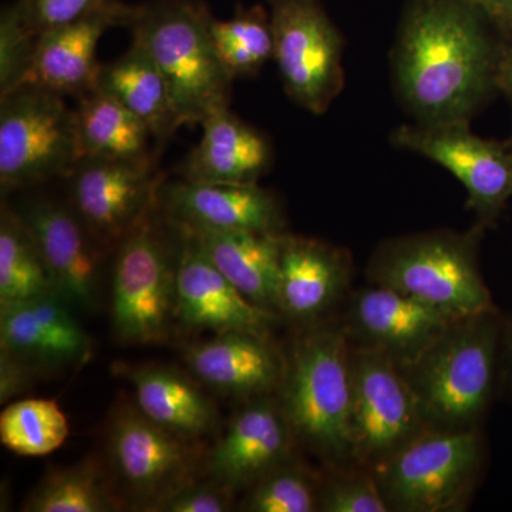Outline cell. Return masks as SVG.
<instances>
[{
	"mask_svg": "<svg viewBox=\"0 0 512 512\" xmlns=\"http://www.w3.org/2000/svg\"><path fill=\"white\" fill-rule=\"evenodd\" d=\"M37 39L29 35L13 13L12 6L0 19V96L18 89L28 72Z\"/></svg>",
	"mask_w": 512,
	"mask_h": 512,
	"instance_id": "obj_35",
	"label": "cell"
},
{
	"mask_svg": "<svg viewBox=\"0 0 512 512\" xmlns=\"http://www.w3.org/2000/svg\"><path fill=\"white\" fill-rule=\"evenodd\" d=\"M320 487H322V478L291 457L248 488L241 510L248 512L319 511Z\"/></svg>",
	"mask_w": 512,
	"mask_h": 512,
	"instance_id": "obj_32",
	"label": "cell"
},
{
	"mask_svg": "<svg viewBox=\"0 0 512 512\" xmlns=\"http://www.w3.org/2000/svg\"><path fill=\"white\" fill-rule=\"evenodd\" d=\"M487 463L483 429H426L372 468L390 512L467 507Z\"/></svg>",
	"mask_w": 512,
	"mask_h": 512,
	"instance_id": "obj_6",
	"label": "cell"
},
{
	"mask_svg": "<svg viewBox=\"0 0 512 512\" xmlns=\"http://www.w3.org/2000/svg\"><path fill=\"white\" fill-rule=\"evenodd\" d=\"M276 397L296 446L329 468L355 466L350 457L352 343L342 322L301 329L285 353Z\"/></svg>",
	"mask_w": 512,
	"mask_h": 512,
	"instance_id": "obj_3",
	"label": "cell"
},
{
	"mask_svg": "<svg viewBox=\"0 0 512 512\" xmlns=\"http://www.w3.org/2000/svg\"><path fill=\"white\" fill-rule=\"evenodd\" d=\"M467 0H416L404 16L392 70L416 123L471 121L494 92L503 39Z\"/></svg>",
	"mask_w": 512,
	"mask_h": 512,
	"instance_id": "obj_1",
	"label": "cell"
},
{
	"mask_svg": "<svg viewBox=\"0 0 512 512\" xmlns=\"http://www.w3.org/2000/svg\"><path fill=\"white\" fill-rule=\"evenodd\" d=\"M141 413L158 426L200 441L217 430L215 404L191 377L167 366L123 367Z\"/></svg>",
	"mask_w": 512,
	"mask_h": 512,
	"instance_id": "obj_25",
	"label": "cell"
},
{
	"mask_svg": "<svg viewBox=\"0 0 512 512\" xmlns=\"http://www.w3.org/2000/svg\"><path fill=\"white\" fill-rule=\"evenodd\" d=\"M77 100L74 110L83 158L154 163L151 140L156 137L119 100L99 89Z\"/></svg>",
	"mask_w": 512,
	"mask_h": 512,
	"instance_id": "obj_27",
	"label": "cell"
},
{
	"mask_svg": "<svg viewBox=\"0 0 512 512\" xmlns=\"http://www.w3.org/2000/svg\"><path fill=\"white\" fill-rule=\"evenodd\" d=\"M198 441L165 430L136 404L116 410L107 431L110 473L124 500L141 511L158 503L194 478L200 461Z\"/></svg>",
	"mask_w": 512,
	"mask_h": 512,
	"instance_id": "obj_11",
	"label": "cell"
},
{
	"mask_svg": "<svg viewBox=\"0 0 512 512\" xmlns=\"http://www.w3.org/2000/svg\"><path fill=\"white\" fill-rule=\"evenodd\" d=\"M467 2L483 10L484 13H487L491 6H493L494 0H467Z\"/></svg>",
	"mask_w": 512,
	"mask_h": 512,
	"instance_id": "obj_41",
	"label": "cell"
},
{
	"mask_svg": "<svg viewBox=\"0 0 512 512\" xmlns=\"http://www.w3.org/2000/svg\"><path fill=\"white\" fill-rule=\"evenodd\" d=\"M160 208L171 224L215 231L285 232L281 201L258 184L163 183Z\"/></svg>",
	"mask_w": 512,
	"mask_h": 512,
	"instance_id": "obj_20",
	"label": "cell"
},
{
	"mask_svg": "<svg viewBox=\"0 0 512 512\" xmlns=\"http://www.w3.org/2000/svg\"><path fill=\"white\" fill-rule=\"evenodd\" d=\"M0 352L36 376L55 375L86 365L93 343L72 306L52 293L0 309Z\"/></svg>",
	"mask_w": 512,
	"mask_h": 512,
	"instance_id": "obj_17",
	"label": "cell"
},
{
	"mask_svg": "<svg viewBox=\"0 0 512 512\" xmlns=\"http://www.w3.org/2000/svg\"><path fill=\"white\" fill-rule=\"evenodd\" d=\"M500 399L512 403V313L505 315L501 349Z\"/></svg>",
	"mask_w": 512,
	"mask_h": 512,
	"instance_id": "obj_38",
	"label": "cell"
},
{
	"mask_svg": "<svg viewBox=\"0 0 512 512\" xmlns=\"http://www.w3.org/2000/svg\"><path fill=\"white\" fill-rule=\"evenodd\" d=\"M295 446L278 397H256L234 414L211 448L205 474L237 493L285 463Z\"/></svg>",
	"mask_w": 512,
	"mask_h": 512,
	"instance_id": "obj_18",
	"label": "cell"
},
{
	"mask_svg": "<svg viewBox=\"0 0 512 512\" xmlns=\"http://www.w3.org/2000/svg\"><path fill=\"white\" fill-rule=\"evenodd\" d=\"M319 511L390 512V508L372 470L346 466L332 468L330 477L322 480Z\"/></svg>",
	"mask_w": 512,
	"mask_h": 512,
	"instance_id": "obj_33",
	"label": "cell"
},
{
	"mask_svg": "<svg viewBox=\"0 0 512 512\" xmlns=\"http://www.w3.org/2000/svg\"><path fill=\"white\" fill-rule=\"evenodd\" d=\"M454 320L407 293L370 284L348 296L342 323L352 346L376 350L406 370Z\"/></svg>",
	"mask_w": 512,
	"mask_h": 512,
	"instance_id": "obj_14",
	"label": "cell"
},
{
	"mask_svg": "<svg viewBox=\"0 0 512 512\" xmlns=\"http://www.w3.org/2000/svg\"><path fill=\"white\" fill-rule=\"evenodd\" d=\"M426 429L403 370L376 350L352 346V464L372 470Z\"/></svg>",
	"mask_w": 512,
	"mask_h": 512,
	"instance_id": "obj_10",
	"label": "cell"
},
{
	"mask_svg": "<svg viewBox=\"0 0 512 512\" xmlns=\"http://www.w3.org/2000/svg\"><path fill=\"white\" fill-rule=\"evenodd\" d=\"M52 293L55 289L32 231L18 211L3 204L0 214V309Z\"/></svg>",
	"mask_w": 512,
	"mask_h": 512,
	"instance_id": "obj_29",
	"label": "cell"
},
{
	"mask_svg": "<svg viewBox=\"0 0 512 512\" xmlns=\"http://www.w3.org/2000/svg\"><path fill=\"white\" fill-rule=\"evenodd\" d=\"M508 144H510V147H511V150H512V136H511L510 140H508Z\"/></svg>",
	"mask_w": 512,
	"mask_h": 512,
	"instance_id": "obj_42",
	"label": "cell"
},
{
	"mask_svg": "<svg viewBox=\"0 0 512 512\" xmlns=\"http://www.w3.org/2000/svg\"><path fill=\"white\" fill-rule=\"evenodd\" d=\"M201 126L200 143L181 164L183 180L198 184H258L268 173L271 143L229 107L211 113Z\"/></svg>",
	"mask_w": 512,
	"mask_h": 512,
	"instance_id": "obj_23",
	"label": "cell"
},
{
	"mask_svg": "<svg viewBox=\"0 0 512 512\" xmlns=\"http://www.w3.org/2000/svg\"><path fill=\"white\" fill-rule=\"evenodd\" d=\"M352 259L345 249L285 232L279 269V316L299 326L312 328L328 322L348 295Z\"/></svg>",
	"mask_w": 512,
	"mask_h": 512,
	"instance_id": "obj_19",
	"label": "cell"
},
{
	"mask_svg": "<svg viewBox=\"0 0 512 512\" xmlns=\"http://www.w3.org/2000/svg\"><path fill=\"white\" fill-rule=\"evenodd\" d=\"M28 512H113L121 510L119 491L99 458L53 468L23 504Z\"/></svg>",
	"mask_w": 512,
	"mask_h": 512,
	"instance_id": "obj_28",
	"label": "cell"
},
{
	"mask_svg": "<svg viewBox=\"0 0 512 512\" xmlns=\"http://www.w3.org/2000/svg\"><path fill=\"white\" fill-rule=\"evenodd\" d=\"M69 421L55 400L22 399L0 414V441L12 453L42 457L63 446Z\"/></svg>",
	"mask_w": 512,
	"mask_h": 512,
	"instance_id": "obj_31",
	"label": "cell"
},
{
	"mask_svg": "<svg viewBox=\"0 0 512 512\" xmlns=\"http://www.w3.org/2000/svg\"><path fill=\"white\" fill-rule=\"evenodd\" d=\"M212 20L202 0H150L134 6L127 25L163 73L181 126L231 103L234 80L215 49Z\"/></svg>",
	"mask_w": 512,
	"mask_h": 512,
	"instance_id": "obj_4",
	"label": "cell"
},
{
	"mask_svg": "<svg viewBox=\"0 0 512 512\" xmlns=\"http://www.w3.org/2000/svg\"><path fill=\"white\" fill-rule=\"evenodd\" d=\"M235 491L214 478H191L151 512H227L232 510Z\"/></svg>",
	"mask_w": 512,
	"mask_h": 512,
	"instance_id": "obj_36",
	"label": "cell"
},
{
	"mask_svg": "<svg viewBox=\"0 0 512 512\" xmlns=\"http://www.w3.org/2000/svg\"><path fill=\"white\" fill-rule=\"evenodd\" d=\"M212 39L232 80L255 76L274 59L271 20L261 6L238 9L228 20H212Z\"/></svg>",
	"mask_w": 512,
	"mask_h": 512,
	"instance_id": "obj_30",
	"label": "cell"
},
{
	"mask_svg": "<svg viewBox=\"0 0 512 512\" xmlns=\"http://www.w3.org/2000/svg\"><path fill=\"white\" fill-rule=\"evenodd\" d=\"M35 373L18 359L0 352V403L5 404L26 392L35 382Z\"/></svg>",
	"mask_w": 512,
	"mask_h": 512,
	"instance_id": "obj_37",
	"label": "cell"
},
{
	"mask_svg": "<svg viewBox=\"0 0 512 512\" xmlns=\"http://www.w3.org/2000/svg\"><path fill=\"white\" fill-rule=\"evenodd\" d=\"M114 0H18L13 13L23 29L39 39L50 30L62 28L107 8Z\"/></svg>",
	"mask_w": 512,
	"mask_h": 512,
	"instance_id": "obj_34",
	"label": "cell"
},
{
	"mask_svg": "<svg viewBox=\"0 0 512 512\" xmlns=\"http://www.w3.org/2000/svg\"><path fill=\"white\" fill-rule=\"evenodd\" d=\"M96 89L143 120L157 143H165L181 127L163 73L138 40L113 63L101 64Z\"/></svg>",
	"mask_w": 512,
	"mask_h": 512,
	"instance_id": "obj_26",
	"label": "cell"
},
{
	"mask_svg": "<svg viewBox=\"0 0 512 512\" xmlns=\"http://www.w3.org/2000/svg\"><path fill=\"white\" fill-rule=\"evenodd\" d=\"M117 245L111 272V323L124 345H157L175 323L178 248L168 239L157 211Z\"/></svg>",
	"mask_w": 512,
	"mask_h": 512,
	"instance_id": "obj_7",
	"label": "cell"
},
{
	"mask_svg": "<svg viewBox=\"0 0 512 512\" xmlns=\"http://www.w3.org/2000/svg\"><path fill=\"white\" fill-rule=\"evenodd\" d=\"M495 87L512 107V37L503 40L500 59H498L497 76H495Z\"/></svg>",
	"mask_w": 512,
	"mask_h": 512,
	"instance_id": "obj_39",
	"label": "cell"
},
{
	"mask_svg": "<svg viewBox=\"0 0 512 512\" xmlns=\"http://www.w3.org/2000/svg\"><path fill=\"white\" fill-rule=\"evenodd\" d=\"M175 322L190 330L271 335L279 316L249 302L204 255L194 239L177 228Z\"/></svg>",
	"mask_w": 512,
	"mask_h": 512,
	"instance_id": "obj_16",
	"label": "cell"
},
{
	"mask_svg": "<svg viewBox=\"0 0 512 512\" xmlns=\"http://www.w3.org/2000/svg\"><path fill=\"white\" fill-rule=\"evenodd\" d=\"M504 322L500 309L456 319L403 370L429 429H483L500 399Z\"/></svg>",
	"mask_w": 512,
	"mask_h": 512,
	"instance_id": "obj_2",
	"label": "cell"
},
{
	"mask_svg": "<svg viewBox=\"0 0 512 512\" xmlns=\"http://www.w3.org/2000/svg\"><path fill=\"white\" fill-rule=\"evenodd\" d=\"M174 225V224H173ZM195 244L249 302L279 316L278 285L281 234L185 228ZM281 318V316H279Z\"/></svg>",
	"mask_w": 512,
	"mask_h": 512,
	"instance_id": "obj_24",
	"label": "cell"
},
{
	"mask_svg": "<svg viewBox=\"0 0 512 512\" xmlns=\"http://www.w3.org/2000/svg\"><path fill=\"white\" fill-rule=\"evenodd\" d=\"M42 255L59 298L73 309L93 311L100 302L103 249L72 207L33 201L18 211Z\"/></svg>",
	"mask_w": 512,
	"mask_h": 512,
	"instance_id": "obj_15",
	"label": "cell"
},
{
	"mask_svg": "<svg viewBox=\"0 0 512 512\" xmlns=\"http://www.w3.org/2000/svg\"><path fill=\"white\" fill-rule=\"evenodd\" d=\"M274 62L293 103L320 116L343 87V39L319 0H269Z\"/></svg>",
	"mask_w": 512,
	"mask_h": 512,
	"instance_id": "obj_9",
	"label": "cell"
},
{
	"mask_svg": "<svg viewBox=\"0 0 512 512\" xmlns=\"http://www.w3.org/2000/svg\"><path fill=\"white\" fill-rule=\"evenodd\" d=\"M271 335L218 333L185 348L184 360L198 382L234 399L274 396L285 375V353Z\"/></svg>",
	"mask_w": 512,
	"mask_h": 512,
	"instance_id": "obj_22",
	"label": "cell"
},
{
	"mask_svg": "<svg viewBox=\"0 0 512 512\" xmlns=\"http://www.w3.org/2000/svg\"><path fill=\"white\" fill-rule=\"evenodd\" d=\"M484 227L437 229L387 239L367 264L369 284L396 289L454 319L498 309L480 266Z\"/></svg>",
	"mask_w": 512,
	"mask_h": 512,
	"instance_id": "obj_5",
	"label": "cell"
},
{
	"mask_svg": "<svg viewBox=\"0 0 512 512\" xmlns=\"http://www.w3.org/2000/svg\"><path fill=\"white\" fill-rule=\"evenodd\" d=\"M394 146L412 151L450 171L467 191V207L477 224L494 227L512 198V150L508 141L473 133L470 121L403 124L390 137Z\"/></svg>",
	"mask_w": 512,
	"mask_h": 512,
	"instance_id": "obj_12",
	"label": "cell"
},
{
	"mask_svg": "<svg viewBox=\"0 0 512 512\" xmlns=\"http://www.w3.org/2000/svg\"><path fill=\"white\" fill-rule=\"evenodd\" d=\"M133 10L134 6L114 0L99 12L39 36L19 87H37L76 99L94 92L101 67L96 59L101 36L114 26L127 28Z\"/></svg>",
	"mask_w": 512,
	"mask_h": 512,
	"instance_id": "obj_21",
	"label": "cell"
},
{
	"mask_svg": "<svg viewBox=\"0 0 512 512\" xmlns=\"http://www.w3.org/2000/svg\"><path fill=\"white\" fill-rule=\"evenodd\" d=\"M70 207L104 247H117L158 205L154 163L82 158L69 175Z\"/></svg>",
	"mask_w": 512,
	"mask_h": 512,
	"instance_id": "obj_13",
	"label": "cell"
},
{
	"mask_svg": "<svg viewBox=\"0 0 512 512\" xmlns=\"http://www.w3.org/2000/svg\"><path fill=\"white\" fill-rule=\"evenodd\" d=\"M0 99L3 194L69 177L83 158L76 110L63 96L37 87H19Z\"/></svg>",
	"mask_w": 512,
	"mask_h": 512,
	"instance_id": "obj_8",
	"label": "cell"
},
{
	"mask_svg": "<svg viewBox=\"0 0 512 512\" xmlns=\"http://www.w3.org/2000/svg\"><path fill=\"white\" fill-rule=\"evenodd\" d=\"M485 15L490 19L491 25L500 32L501 39H511L512 0H494L493 6Z\"/></svg>",
	"mask_w": 512,
	"mask_h": 512,
	"instance_id": "obj_40",
	"label": "cell"
}]
</instances>
